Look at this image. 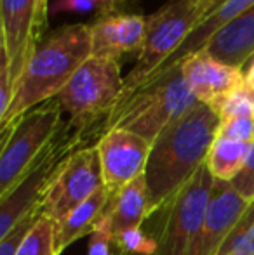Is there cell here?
<instances>
[{"mask_svg": "<svg viewBox=\"0 0 254 255\" xmlns=\"http://www.w3.org/2000/svg\"><path fill=\"white\" fill-rule=\"evenodd\" d=\"M220 137H227L239 142H254V120L251 118H227L221 120L218 128Z\"/></svg>", "mask_w": 254, "mask_h": 255, "instance_id": "cell-27", "label": "cell"}, {"mask_svg": "<svg viewBox=\"0 0 254 255\" xmlns=\"http://www.w3.org/2000/svg\"><path fill=\"white\" fill-rule=\"evenodd\" d=\"M96 148L101 160L103 184L113 198L129 182L145 174L152 144L138 134L112 128L98 139Z\"/></svg>", "mask_w": 254, "mask_h": 255, "instance_id": "cell-11", "label": "cell"}, {"mask_svg": "<svg viewBox=\"0 0 254 255\" xmlns=\"http://www.w3.org/2000/svg\"><path fill=\"white\" fill-rule=\"evenodd\" d=\"M225 0H193V5H195V14H197V24L211 14L214 9H216L220 3H223ZM195 24V26H197Z\"/></svg>", "mask_w": 254, "mask_h": 255, "instance_id": "cell-30", "label": "cell"}, {"mask_svg": "<svg viewBox=\"0 0 254 255\" xmlns=\"http://www.w3.org/2000/svg\"><path fill=\"white\" fill-rule=\"evenodd\" d=\"M106 215L110 221V229L113 236L129 229L141 228V224L150 217L148 189H146L145 174L131 181L124 189H120L106 207Z\"/></svg>", "mask_w": 254, "mask_h": 255, "instance_id": "cell-17", "label": "cell"}, {"mask_svg": "<svg viewBox=\"0 0 254 255\" xmlns=\"http://www.w3.org/2000/svg\"><path fill=\"white\" fill-rule=\"evenodd\" d=\"M199 103L183 78L181 66L143 82L110 111L105 132L122 128L152 144L157 135L176 118ZM103 132V134H105Z\"/></svg>", "mask_w": 254, "mask_h": 255, "instance_id": "cell-3", "label": "cell"}, {"mask_svg": "<svg viewBox=\"0 0 254 255\" xmlns=\"http://www.w3.org/2000/svg\"><path fill=\"white\" fill-rule=\"evenodd\" d=\"M14 94V80L10 77L9 59L5 52L2 51V63H0V120L5 117L7 110L10 106Z\"/></svg>", "mask_w": 254, "mask_h": 255, "instance_id": "cell-29", "label": "cell"}, {"mask_svg": "<svg viewBox=\"0 0 254 255\" xmlns=\"http://www.w3.org/2000/svg\"><path fill=\"white\" fill-rule=\"evenodd\" d=\"M254 255V202L249 205L216 255Z\"/></svg>", "mask_w": 254, "mask_h": 255, "instance_id": "cell-21", "label": "cell"}, {"mask_svg": "<svg viewBox=\"0 0 254 255\" xmlns=\"http://www.w3.org/2000/svg\"><path fill=\"white\" fill-rule=\"evenodd\" d=\"M122 0H56L52 5L54 12H91L94 9H101L103 14L120 12L117 5Z\"/></svg>", "mask_w": 254, "mask_h": 255, "instance_id": "cell-26", "label": "cell"}, {"mask_svg": "<svg viewBox=\"0 0 254 255\" xmlns=\"http://www.w3.org/2000/svg\"><path fill=\"white\" fill-rule=\"evenodd\" d=\"M91 56V26L77 23L52 31L37 45L14 85L12 101L0 120V127L5 128L26 111L54 99Z\"/></svg>", "mask_w": 254, "mask_h": 255, "instance_id": "cell-2", "label": "cell"}, {"mask_svg": "<svg viewBox=\"0 0 254 255\" xmlns=\"http://www.w3.org/2000/svg\"><path fill=\"white\" fill-rule=\"evenodd\" d=\"M103 186L98 148L96 144L82 148L61 163L42 196V210L54 222H59Z\"/></svg>", "mask_w": 254, "mask_h": 255, "instance_id": "cell-9", "label": "cell"}, {"mask_svg": "<svg viewBox=\"0 0 254 255\" xmlns=\"http://www.w3.org/2000/svg\"><path fill=\"white\" fill-rule=\"evenodd\" d=\"M234 255H239V254H234Z\"/></svg>", "mask_w": 254, "mask_h": 255, "instance_id": "cell-32", "label": "cell"}, {"mask_svg": "<svg viewBox=\"0 0 254 255\" xmlns=\"http://www.w3.org/2000/svg\"><path fill=\"white\" fill-rule=\"evenodd\" d=\"M63 110L56 99L38 104L2 128L0 198L24 177L52 139L61 130Z\"/></svg>", "mask_w": 254, "mask_h": 255, "instance_id": "cell-5", "label": "cell"}, {"mask_svg": "<svg viewBox=\"0 0 254 255\" xmlns=\"http://www.w3.org/2000/svg\"><path fill=\"white\" fill-rule=\"evenodd\" d=\"M124 77L120 59L91 56L68 80L56 101L68 113V124L80 132H99V122L105 124L110 111L122 96Z\"/></svg>", "mask_w": 254, "mask_h": 255, "instance_id": "cell-4", "label": "cell"}, {"mask_svg": "<svg viewBox=\"0 0 254 255\" xmlns=\"http://www.w3.org/2000/svg\"><path fill=\"white\" fill-rule=\"evenodd\" d=\"M16 255H58L56 252V222L47 215H42L31 228Z\"/></svg>", "mask_w": 254, "mask_h": 255, "instance_id": "cell-20", "label": "cell"}, {"mask_svg": "<svg viewBox=\"0 0 254 255\" xmlns=\"http://www.w3.org/2000/svg\"><path fill=\"white\" fill-rule=\"evenodd\" d=\"M0 26L2 51L16 85L45 30L40 21V0H0Z\"/></svg>", "mask_w": 254, "mask_h": 255, "instance_id": "cell-10", "label": "cell"}, {"mask_svg": "<svg viewBox=\"0 0 254 255\" xmlns=\"http://www.w3.org/2000/svg\"><path fill=\"white\" fill-rule=\"evenodd\" d=\"M148 19L141 14H103L91 24L92 56L120 59L124 52L139 51Z\"/></svg>", "mask_w": 254, "mask_h": 255, "instance_id": "cell-14", "label": "cell"}, {"mask_svg": "<svg viewBox=\"0 0 254 255\" xmlns=\"http://www.w3.org/2000/svg\"><path fill=\"white\" fill-rule=\"evenodd\" d=\"M108 203L110 193L103 186L91 198L78 205L73 212H70L63 221L56 222V252L58 255L84 235H92Z\"/></svg>", "mask_w": 254, "mask_h": 255, "instance_id": "cell-18", "label": "cell"}, {"mask_svg": "<svg viewBox=\"0 0 254 255\" xmlns=\"http://www.w3.org/2000/svg\"><path fill=\"white\" fill-rule=\"evenodd\" d=\"M202 51L221 63L244 70L254 56V5L218 30Z\"/></svg>", "mask_w": 254, "mask_h": 255, "instance_id": "cell-15", "label": "cell"}, {"mask_svg": "<svg viewBox=\"0 0 254 255\" xmlns=\"http://www.w3.org/2000/svg\"><path fill=\"white\" fill-rule=\"evenodd\" d=\"M253 5H254V0H225L223 3H220L213 12L207 14V16L193 28L190 31V35L185 38L183 44L178 47V51L174 52L150 78L166 73V71L173 70V68L181 66V63H183L188 56L202 51L218 30L227 26L230 21H234L235 17H239L242 12H246V10H249Z\"/></svg>", "mask_w": 254, "mask_h": 255, "instance_id": "cell-16", "label": "cell"}, {"mask_svg": "<svg viewBox=\"0 0 254 255\" xmlns=\"http://www.w3.org/2000/svg\"><path fill=\"white\" fill-rule=\"evenodd\" d=\"M101 135L99 132L75 130L68 122L63 124L58 135L35 160L16 188L0 198V238H3L21 217L42 202V196L47 191L63 161L78 149L87 148V142L92 137L99 139Z\"/></svg>", "mask_w": 254, "mask_h": 255, "instance_id": "cell-6", "label": "cell"}, {"mask_svg": "<svg viewBox=\"0 0 254 255\" xmlns=\"http://www.w3.org/2000/svg\"><path fill=\"white\" fill-rule=\"evenodd\" d=\"M214 177L207 163L162 207L164 217L157 233L155 255H190L195 247L213 193Z\"/></svg>", "mask_w": 254, "mask_h": 255, "instance_id": "cell-8", "label": "cell"}, {"mask_svg": "<svg viewBox=\"0 0 254 255\" xmlns=\"http://www.w3.org/2000/svg\"><path fill=\"white\" fill-rule=\"evenodd\" d=\"M251 202L242 198L230 182L214 179L200 233L190 255H216Z\"/></svg>", "mask_w": 254, "mask_h": 255, "instance_id": "cell-12", "label": "cell"}, {"mask_svg": "<svg viewBox=\"0 0 254 255\" xmlns=\"http://www.w3.org/2000/svg\"><path fill=\"white\" fill-rule=\"evenodd\" d=\"M254 144V142H253ZM251 142H239L216 135L207 154V167L218 181L232 182L244 168L253 148Z\"/></svg>", "mask_w": 254, "mask_h": 255, "instance_id": "cell-19", "label": "cell"}, {"mask_svg": "<svg viewBox=\"0 0 254 255\" xmlns=\"http://www.w3.org/2000/svg\"><path fill=\"white\" fill-rule=\"evenodd\" d=\"M113 249L117 250L115 236H113L112 229H110V221L105 210V214L99 219L98 226H96V229L91 235L87 252L89 255H119V254H113Z\"/></svg>", "mask_w": 254, "mask_h": 255, "instance_id": "cell-25", "label": "cell"}, {"mask_svg": "<svg viewBox=\"0 0 254 255\" xmlns=\"http://www.w3.org/2000/svg\"><path fill=\"white\" fill-rule=\"evenodd\" d=\"M42 215H44V210H42L40 202L35 208H31L24 217H21L3 238H0V255H16L23 240L26 238V235L31 231V228L37 224V221Z\"/></svg>", "mask_w": 254, "mask_h": 255, "instance_id": "cell-24", "label": "cell"}, {"mask_svg": "<svg viewBox=\"0 0 254 255\" xmlns=\"http://www.w3.org/2000/svg\"><path fill=\"white\" fill-rule=\"evenodd\" d=\"M119 255H155L159 243L155 236H148L141 228L129 229L115 238Z\"/></svg>", "mask_w": 254, "mask_h": 255, "instance_id": "cell-23", "label": "cell"}, {"mask_svg": "<svg viewBox=\"0 0 254 255\" xmlns=\"http://www.w3.org/2000/svg\"><path fill=\"white\" fill-rule=\"evenodd\" d=\"M220 124V115L213 108L197 103L157 135L145 168L150 215L160 210L206 163Z\"/></svg>", "mask_w": 254, "mask_h": 255, "instance_id": "cell-1", "label": "cell"}, {"mask_svg": "<svg viewBox=\"0 0 254 255\" xmlns=\"http://www.w3.org/2000/svg\"><path fill=\"white\" fill-rule=\"evenodd\" d=\"M181 71L197 101L211 108L244 85V71L221 63L206 51L188 56L181 63Z\"/></svg>", "mask_w": 254, "mask_h": 255, "instance_id": "cell-13", "label": "cell"}, {"mask_svg": "<svg viewBox=\"0 0 254 255\" xmlns=\"http://www.w3.org/2000/svg\"><path fill=\"white\" fill-rule=\"evenodd\" d=\"M213 110L220 115L221 120H227V118H251L254 120V87L244 84L230 96L221 99Z\"/></svg>", "mask_w": 254, "mask_h": 255, "instance_id": "cell-22", "label": "cell"}, {"mask_svg": "<svg viewBox=\"0 0 254 255\" xmlns=\"http://www.w3.org/2000/svg\"><path fill=\"white\" fill-rule=\"evenodd\" d=\"M146 19L145 40L132 70L124 77L120 99L134 92L178 51L197 24L195 5L193 0H169Z\"/></svg>", "mask_w": 254, "mask_h": 255, "instance_id": "cell-7", "label": "cell"}, {"mask_svg": "<svg viewBox=\"0 0 254 255\" xmlns=\"http://www.w3.org/2000/svg\"><path fill=\"white\" fill-rule=\"evenodd\" d=\"M232 188L248 202H254V144L249 153V158L246 161L244 168L239 172V175L230 182Z\"/></svg>", "mask_w": 254, "mask_h": 255, "instance_id": "cell-28", "label": "cell"}, {"mask_svg": "<svg viewBox=\"0 0 254 255\" xmlns=\"http://www.w3.org/2000/svg\"><path fill=\"white\" fill-rule=\"evenodd\" d=\"M242 71H244V84L249 85V87H254V56L249 59V63L246 64Z\"/></svg>", "mask_w": 254, "mask_h": 255, "instance_id": "cell-31", "label": "cell"}]
</instances>
